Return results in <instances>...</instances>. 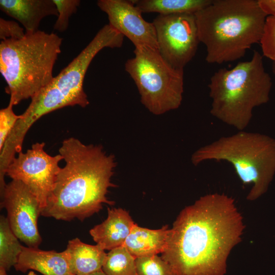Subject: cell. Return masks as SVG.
<instances>
[{"label": "cell", "mask_w": 275, "mask_h": 275, "mask_svg": "<svg viewBox=\"0 0 275 275\" xmlns=\"http://www.w3.org/2000/svg\"><path fill=\"white\" fill-rule=\"evenodd\" d=\"M244 228L232 197L207 194L180 211L161 258L176 275H225L228 256Z\"/></svg>", "instance_id": "6da1fadb"}, {"label": "cell", "mask_w": 275, "mask_h": 275, "mask_svg": "<svg viewBox=\"0 0 275 275\" xmlns=\"http://www.w3.org/2000/svg\"><path fill=\"white\" fill-rule=\"evenodd\" d=\"M65 162L41 215L57 220L82 221L102 208L114 205L106 197L108 188L116 187L111 178L116 167L115 157L100 145H86L70 137L59 149Z\"/></svg>", "instance_id": "7a4b0ae2"}, {"label": "cell", "mask_w": 275, "mask_h": 275, "mask_svg": "<svg viewBox=\"0 0 275 275\" xmlns=\"http://www.w3.org/2000/svg\"><path fill=\"white\" fill-rule=\"evenodd\" d=\"M195 15L205 60L218 64L241 59L259 43L267 16L258 0H212Z\"/></svg>", "instance_id": "3957f363"}, {"label": "cell", "mask_w": 275, "mask_h": 275, "mask_svg": "<svg viewBox=\"0 0 275 275\" xmlns=\"http://www.w3.org/2000/svg\"><path fill=\"white\" fill-rule=\"evenodd\" d=\"M263 57L255 50L250 60L239 62L231 69H218L208 86L210 114L239 131L249 125L253 109L270 99L272 82Z\"/></svg>", "instance_id": "277c9868"}, {"label": "cell", "mask_w": 275, "mask_h": 275, "mask_svg": "<svg viewBox=\"0 0 275 275\" xmlns=\"http://www.w3.org/2000/svg\"><path fill=\"white\" fill-rule=\"evenodd\" d=\"M63 39L39 30L18 40H2L0 72L13 105L32 98L53 79V66Z\"/></svg>", "instance_id": "5b68a950"}, {"label": "cell", "mask_w": 275, "mask_h": 275, "mask_svg": "<svg viewBox=\"0 0 275 275\" xmlns=\"http://www.w3.org/2000/svg\"><path fill=\"white\" fill-rule=\"evenodd\" d=\"M124 36L108 24L103 26L82 50L52 80L31 98L13 131L24 138L32 125L44 115L69 106L89 104L84 89L86 73L94 58L105 47L120 48Z\"/></svg>", "instance_id": "8992f818"}, {"label": "cell", "mask_w": 275, "mask_h": 275, "mask_svg": "<svg viewBox=\"0 0 275 275\" xmlns=\"http://www.w3.org/2000/svg\"><path fill=\"white\" fill-rule=\"evenodd\" d=\"M207 160L230 163L243 184H252L246 199L255 201L267 191L275 174V139L240 130L200 147L191 157L195 166Z\"/></svg>", "instance_id": "52a82bcc"}, {"label": "cell", "mask_w": 275, "mask_h": 275, "mask_svg": "<svg viewBox=\"0 0 275 275\" xmlns=\"http://www.w3.org/2000/svg\"><path fill=\"white\" fill-rule=\"evenodd\" d=\"M133 52L125 69L134 81L142 103L155 115L179 108L183 98V69L171 66L157 49L140 47Z\"/></svg>", "instance_id": "ba28073f"}, {"label": "cell", "mask_w": 275, "mask_h": 275, "mask_svg": "<svg viewBox=\"0 0 275 275\" xmlns=\"http://www.w3.org/2000/svg\"><path fill=\"white\" fill-rule=\"evenodd\" d=\"M44 147L45 143L37 142L25 152L20 151L5 172L6 175L21 181L29 188L40 203L42 211L54 189L61 169L59 162L63 160L60 154H48Z\"/></svg>", "instance_id": "9c48e42d"}, {"label": "cell", "mask_w": 275, "mask_h": 275, "mask_svg": "<svg viewBox=\"0 0 275 275\" xmlns=\"http://www.w3.org/2000/svg\"><path fill=\"white\" fill-rule=\"evenodd\" d=\"M152 23L161 56L174 68L183 69L200 43L195 14L158 15Z\"/></svg>", "instance_id": "30bf717a"}, {"label": "cell", "mask_w": 275, "mask_h": 275, "mask_svg": "<svg viewBox=\"0 0 275 275\" xmlns=\"http://www.w3.org/2000/svg\"><path fill=\"white\" fill-rule=\"evenodd\" d=\"M1 199V207L6 209L14 234L28 247L38 248L42 238L38 219L42 209L36 198L22 182L12 180L6 184Z\"/></svg>", "instance_id": "8fae6325"}, {"label": "cell", "mask_w": 275, "mask_h": 275, "mask_svg": "<svg viewBox=\"0 0 275 275\" xmlns=\"http://www.w3.org/2000/svg\"><path fill=\"white\" fill-rule=\"evenodd\" d=\"M97 4L107 14L108 24L130 40L135 48L149 47L158 49L153 23L143 18L142 12L132 1L99 0Z\"/></svg>", "instance_id": "7c38bea8"}, {"label": "cell", "mask_w": 275, "mask_h": 275, "mask_svg": "<svg viewBox=\"0 0 275 275\" xmlns=\"http://www.w3.org/2000/svg\"><path fill=\"white\" fill-rule=\"evenodd\" d=\"M135 223L129 213L121 208H107V216L89 233L93 240L104 250L123 246Z\"/></svg>", "instance_id": "4fadbf2b"}, {"label": "cell", "mask_w": 275, "mask_h": 275, "mask_svg": "<svg viewBox=\"0 0 275 275\" xmlns=\"http://www.w3.org/2000/svg\"><path fill=\"white\" fill-rule=\"evenodd\" d=\"M2 11L20 22L25 34L39 31L41 21L48 16L58 17V10L52 0H1Z\"/></svg>", "instance_id": "5bb4252c"}, {"label": "cell", "mask_w": 275, "mask_h": 275, "mask_svg": "<svg viewBox=\"0 0 275 275\" xmlns=\"http://www.w3.org/2000/svg\"><path fill=\"white\" fill-rule=\"evenodd\" d=\"M14 267L17 271L23 273L32 269L43 275H74L63 251H43L23 246Z\"/></svg>", "instance_id": "9a60e30c"}, {"label": "cell", "mask_w": 275, "mask_h": 275, "mask_svg": "<svg viewBox=\"0 0 275 275\" xmlns=\"http://www.w3.org/2000/svg\"><path fill=\"white\" fill-rule=\"evenodd\" d=\"M74 275H88L102 269L106 253L99 245H91L75 238L63 251Z\"/></svg>", "instance_id": "2e32d148"}, {"label": "cell", "mask_w": 275, "mask_h": 275, "mask_svg": "<svg viewBox=\"0 0 275 275\" xmlns=\"http://www.w3.org/2000/svg\"><path fill=\"white\" fill-rule=\"evenodd\" d=\"M169 232L168 225L153 230L135 223L123 246L135 258L157 255L164 251Z\"/></svg>", "instance_id": "e0dca14e"}, {"label": "cell", "mask_w": 275, "mask_h": 275, "mask_svg": "<svg viewBox=\"0 0 275 275\" xmlns=\"http://www.w3.org/2000/svg\"><path fill=\"white\" fill-rule=\"evenodd\" d=\"M142 13L158 15L195 14L212 0H132Z\"/></svg>", "instance_id": "ac0fdd59"}, {"label": "cell", "mask_w": 275, "mask_h": 275, "mask_svg": "<svg viewBox=\"0 0 275 275\" xmlns=\"http://www.w3.org/2000/svg\"><path fill=\"white\" fill-rule=\"evenodd\" d=\"M23 245L12 231L8 218L0 216V268L7 271L17 262Z\"/></svg>", "instance_id": "d6986e66"}, {"label": "cell", "mask_w": 275, "mask_h": 275, "mask_svg": "<svg viewBox=\"0 0 275 275\" xmlns=\"http://www.w3.org/2000/svg\"><path fill=\"white\" fill-rule=\"evenodd\" d=\"M136 258L124 246H120L106 253L102 269L106 275H138Z\"/></svg>", "instance_id": "ffe728a7"}, {"label": "cell", "mask_w": 275, "mask_h": 275, "mask_svg": "<svg viewBox=\"0 0 275 275\" xmlns=\"http://www.w3.org/2000/svg\"><path fill=\"white\" fill-rule=\"evenodd\" d=\"M135 263L138 275H176L171 265L158 255L136 258Z\"/></svg>", "instance_id": "44dd1931"}, {"label": "cell", "mask_w": 275, "mask_h": 275, "mask_svg": "<svg viewBox=\"0 0 275 275\" xmlns=\"http://www.w3.org/2000/svg\"><path fill=\"white\" fill-rule=\"evenodd\" d=\"M58 10V18L53 29L60 32L66 31L70 16L77 11L79 0H52Z\"/></svg>", "instance_id": "7402d4cb"}, {"label": "cell", "mask_w": 275, "mask_h": 275, "mask_svg": "<svg viewBox=\"0 0 275 275\" xmlns=\"http://www.w3.org/2000/svg\"><path fill=\"white\" fill-rule=\"evenodd\" d=\"M263 57L275 61V16H267L259 42Z\"/></svg>", "instance_id": "603a6c76"}, {"label": "cell", "mask_w": 275, "mask_h": 275, "mask_svg": "<svg viewBox=\"0 0 275 275\" xmlns=\"http://www.w3.org/2000/svg\"><path fill=\"white\" fill-rule=\"evenodd\" d=\"M13 106L9 102L7 107L0 111V150L20 117L13 112Z\"/></svg>", "instance_id": "cb8c5ba5"}, {"label": "cell", "mask_w": 275, "mask_h": 275, "mask_svg": "<svg viewBox=\"0 0 275 275\" xmlns=\"http://www.w3.org/2000/svg\"><path fill=\"white\" fill-rule=\"evenodd\" d=\"M25 35L23 28L12 20L0 18V38L2 40L7 39L18 40L23 38Z\"/></svg>", "instance_id": "d4e9b609"}, {"label": "cell", "mask_w": 275, "mask_h": 275, "mask_svg": "<svg viewBox=\"0 0 275 275\" xmlns=\"http://www.w3.org/2000/svg\"><path fill=\"white\" fill-rule=\"evenodd\" d=\"M258 2L267 16H275V0H258Z\"/></svg>", "instance_id": "484cf974"}, {"label": "cell", "mask_w": 275, "mask_h": 275, "mask_svg": "<svg viewBox=\"0 0 275 275\" xmlns=\"http://www.w3.org/2000/svg\"><path fill=\"white\" fill-rule=\"evenodd\" d=\"M88 275H106V274L103 272L102 269H100L97 271L94 272L93 273H92Z\"/></svg>", "instance_id": "4316f807"}, {"label": "cell", "mask_w": 275, "mask_h": 275, "mask_svg": "<svg viewBox=\"0 0 275 275\" xmlns=\"http://www.w3.org/2000/svg\"><path fill=\"white\" fill-rule=\"evenodd\" d=\"M0 275H8L7 270L3 268H0Z\"/></svg>", "instance_id": "83f0119b"}, {"label": "cell", "mask_w": 275, "mask_h": 275, "mask_svg": "<svg viewBox=\"0 0 275 275\" xmlns=\"http://www.w3.org/2000/svg\"><path fill=\"white\" fill-rule=\"evenodd\" d=\"M271 69H272V72L275 76V61L272 62Z\"/></svg>", "instance_id": "f1b7e54d"}, {"label": "cell", "mask_w": 275, "mask_h": 275, "mask_svg": "<svg viewBox=\"0 0 275 275\" xmlns=\"http://www.w3.org/2000/svg\"><path fill=\"white\" fill-rule=\"evenodd\" d=\"M28 275H37L33 271H30Z\"/></svg>", "instance_id": "f546056e"}]
</instances>
